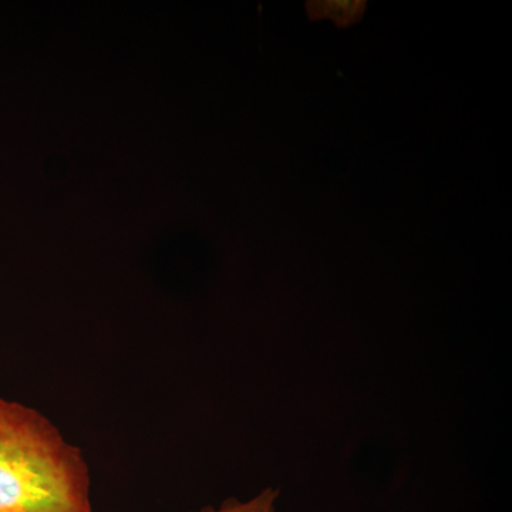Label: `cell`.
Instances as JSON below:
<instances>
[{"label":"cell","mask_w":512,"mask_h":512,"mask_svg":"<svg viewBox=\"0 0 512 512\" xmlns=\"http://www.w3.org/2000/svg\"><path fill=\"white\" fill-rule=\"evenodd\" d=\"M0 512H93L82 448L39 410L3 396Z\"/></svg>","instance_id":"6da1fadb"},{"label":"cell","mask_w":512,"mask_h":512,"mask_svg":"<svg viewBox=\"0 0 512 512\" xmlns=\"http://www.w3.org/2000/svg\"><path fill=\"white\" fill-rule=\"evenodd\" d=\"M279 494L268 487L252 495L247 500H228L220 507H207L197 512H276Z\"/></svg>","instance_id":"7a4b0ae2"}]
</instances>
